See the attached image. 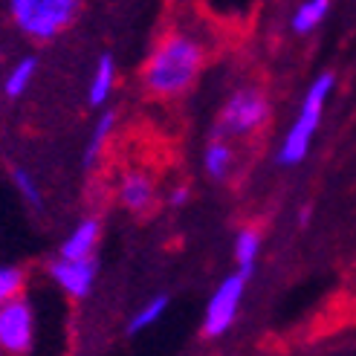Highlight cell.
Listing matches in <instances>:
<instances>
[{
  "label": "cell",
  "instance_id": "cell-15",
  "mask_svg": "<svg viewBox=\"0 0 356 356\" xmlns=\"http://www.w3.org/2000/svg\"><path fill=\"white\" fill-rule=\"evenodd\" d=\"M168 310V296H154L151 301H145L131 318V325H128V333H139V330H145L151 325H156L159 318H163V313Z\"/></svg>",
  "mask_w": 356,
  "mask_h": 356
},
{
  "label": "cell",
  "instance_id": "cell-1",
  "mask_svg": "<svg viewBox=\"0 0 356 356\" xmlns=\"http://www.w3.org/2000/svg\"><path fill=\"white\" fill-rule=\"evenodd\" d=\"M203 67V47L191 35L174 32L159 44L145 67V87L156 96H177L188 90Z\"/></svg>",
  "mask_w": 356,
  "mask_h": 356
},
{
  "label": "cell",
  "instance_id": "cell-11",
  "mask_svg": "<svg viewBox=\"0 0 356 356\" xmlns=\"http://www.w3.org/2000/svg\"><path fill=\"white\" fill-rule=\"evenodd\" d=\"M261 255V235L255 229H241L235 238V258H238V273H243L246 278L252 275L255 261Z\"/></svg>",
  "mask_w": 356,
  "mask_h": 356
},
{
  "label": "cell",
  "instance_id": "cell-16",
  "mask_svg": "<svg viewBox=\"0 0 356 356\" xmlns=\"http://www.w3.org/2000/svg\"><path fill=\"white\" fill-rule=\"evenodd\" d=\"M113 122H116V113H113V111L102 113V119L96 122V128H93V134H90V142H87L84 165H93V163H96V156L102 154L104 142H108V136H111V131H113Z\"/></svg>",
  "mask_w": 356,
  "mask_h": 356
},
{
  "label": "cell",
  "instance_id": "cell-14",
  "mask_svg": "<svg viewBox=\"0 0 356 356\" xmlns=\"http://www.w3.org/2000/svg\"><path fill=\"white\" fill-rule=\"evenodd\" d=\"M35 70H38V61H35V58H21V61H17V64L9 70L6 81H3L6 96H12V99L24 96V93H26V87H29L32 79H35Z\"/></svg>",
  "mask_w": 356,
  "mask_h": 356
},
{
  "label": "cell",
  "instance_id": "cell-6",
  "mask_svg": "<svg viewBox=\"0 0 356 356\" xmlns=\"http://www.w3.org/2000/svg\"><path fill=\"white\" fill-rule=\"evenodd\" d=\"M246 275L243 273H232L229 278H223L220 287L211 293L209 305H206V316H203V336L215 339V336H223L229 327H232L241 298L246 293Z\"/></svg>",
  "mask_w": 356,
  "mask_h": 356
},
{
  "label": "cell",
  "instance_id": "cell-4",
  "mask_svg": "<svg viewBox=\"0 0 356 356\" xmlns=\"http://www.w3.org/2000/svg\"><path fill=\"white\" fill-rule=\"evenodd\" d=\"M270 116V102L255 87H243V90L232 93V99L226 102V108L220 113L218 122V134H232V136H243L252 134L255 128L266 122Z\"/></svg>",
  "mask_w": 356,
  "mask_h": 356
},
{
  "label": "cell",
  "instance_id": "cell-10",
  "mask_svg": "<svg viewBox=\"0 0 356 356\" xmlns=\"http://www.w3.org/2000/svg\"><path fill=\"white\" fill-rule=\"evenodd\" d=\"M113 81H116V64L111 56H102L96 70H93V79H90V90H87V99L90 104H102L108 102V96L113 93Z\"/></svg>",
  "mask_w": 356,
  "mask_h": 356
},
{
  "label": "cell",
  "instance_id": "cell-2",
  "mask_svg": "<svg viewBox=\"0 0 356 356\" xmlns=\"http://www.w3.org/2000/svg\"><path fill=\"white\" fill-rule=\"evenodd\" d=\"M333 73H322L316 76L313 84L307 87L305 93V102H301V111L293 122V128L287 131V136H284L281 142V151H278V163L281 165H298L301 159L307 156L310 151V142L318 131V122H322V111H325V102L333 90Z\"/></svg>",
  "mask_w": 356,
  "mask_h": 356
},
{
  "label": "cell",
  "instance_id": "cell-18",
  "mask_svg": "<svg viewBox=\"0 0 356 356\" xmlns=\"http://www.w3.org/2000/svg\"><path fill=\"white\" fill-rule=\"evenodd\" d=\"M12 180H15L17 191L24 194V200H26V203H32L35 209L41 206V191H38V183L32 180V174H29L26 168H12Z\"/></svg>",
  "mask_w": 356,
  "mask_h": 356
},
{
  "label": "cell",
  "instance_id": "cell-20",
  "mask_svg": "<svg viewBox=\"0 0 356 356\" xmlns=\"http://www.w3.org/2000/svg\"><path fill=\"white\" fill-rule=\"evenodd\" d=\"M0 356H3V353H0Z\"/></svg>",
  "mask_w": 356,
  "mask_h": 356
},
{
  "label": "cell",
  "instance_id": "cell-9",
  "mask_svg": "<svg viewBox=\"0 0 356 356\" xmlns=\"http://www.w3.org/2000/svg\"><path fill=\"white\" fill-rule=\"evenodd\" d=\"M119 200L128 206L131 211H145L154 200V183L148 174L142 171H131L124 174V180L119 186Z\"/></svg>",
  "mask_w": 356,
  "mask_h": 356
},
{
  "label": "cell",
  "instance_id": "cell-13",
  "mask_svg": "<svg viewBox=\"0 0 356 356\" xmlns=\"http://www.w3.org/2000/svg\"><path fill=\"white\" fill-rule=\"evenodd\" d=\"M203 165L211 180H223L229 168H232V148H229L223 139H211L203 154Z\"/></svg>",
  "mask_w": 356,
  "mask_h": 356
},
{
  "label": "cell",
  "instance_id": "cell-7",
  "mask_svg": "<svg viewBox=\"0 0 356 356\" xmlns=\"http://www.w3.org/2000/svg\"><path fill=\"white\" fill-rule=\"evenodd\" d=\"M49 275L56 278V284L70 293L73 298H84L87 293L93 290V281H96V261H52L49 264Z\"/></svg>",
  "mask_w": 356,
  "mask_h": 356
},
{
  "label": "cell",
  "instance_id": "cell-8",
  "mask_svg": "<svg viewBox=\"0 0 356 356\" xmlns=\"http://www.w3.org/2000/svg\"><path fill=\"white\" fill-rule=\"evenodd\" d=\"M99 235H102V223L96 218L81 220L73 232H70V238L64 241L58 258H64V261H90L93 249L99 243Z\"/></svg>",
  "mask_w": 356,
  "mask_h": 356
},
{
  "label": "cell",
  "instance_id": "cell-12",
  "mask_svg": "<svg viewBox=\"0 0 356 356\" xmlns=\"http://www.w3.org/2000/svg\"><path fill=\"white\" fill-rule=\"evenodd\" d=\"M327 9H330L327 0H307V3H301V6L293 12V21H290L293 32H298V35H307V32H313L318 24L325 21Z\"/></svg>",
  "mask_w": 356,
  "mask_h": 356
},
{
  "label": "cell",
  "instance_id": "cell-17",
  "mask_svg": "<svg viewBox=\"0 0 356 356\" xmlns=\"http://www.w3.org/2000/svg\"><path fill=\"white\" fill-rule=\"evenodd\" d=\"M24 287V273L15 270V266H0V305L9 298H17Z\"/></svg>",
  "mask_w": 356,
  "mask_h": 356
},
{
  "label": "cell",
  "instance_id": "cell-5",
  "mask_svg": "<svg viewBox=\"0 0 356 356\" xmlns=\"http://www.w3.org/2000/svg\"><path fill=\"white\" fill-rule=\"evenodd\" d=\"M35 342V313L26 298H9L0 305V353L24 356Z\"/></svg>",
  "mask_w": 356,
  "mask_h": 356
},
{
  "label": "cell",
  "instance_id": "cell-3",
  "mask_svg": "<svg viewBox=\"0 0 356 356\" xmlns=\"http://www.w3.org/2000/svg\"><path fill=\"white\" fill-rule=\"evenodd\" d=\"M79 3L73 0H15L12 17L32 38H56L61 29L73 24Z\"/></svg>",
  "mask_w": 356,
  "mask_h": 356
},
{
  "label": "cell",
  "instance_id": "cell-19",
  "mask_svg": "<svg viewBox=\"0 0 356 356\" xmlns=\"http://www.w3.org/2000/svg\"><path fill=\"white\" fill-rule=\"evenodd\" d=\"M186 200H188V188L180 186V188H174V191H171V206H183Z\"/></svg>",
  "mask_w": 356,
  "mask_h": 356
}]
</instances>
